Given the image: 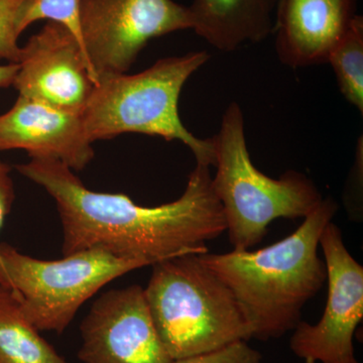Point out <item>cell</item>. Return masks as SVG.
<instances>
[{
  "instance_id": "15",
  "label": "cell",
  "mask_w": 363,
  "mask_h": 363,
  "mask_svg": "<svg viewBox=\"0 0 363 363\" xmlns=\"http://www.w3.org/2000/svg\"><path fill=\"white\" fill-rule=\"evenodd\" d=\"M339 90L348 104L363 113V18L355 16L347 32L329 54Z\"/></svg>"
},
{
  "instance_id": "5",
  "label": "cell",
  "mask_w": 363,
  "mask_h": 363,
  "mask_svg": "<svg viewBox=\"0 0 363 363\" xmlns=\"http://www.w3.org/2000/svg\"><path fill=\"white\" fill-rule=\"evenodd\" d=\"M216 174L212 186L223 209L226 231L234 250H250L279 218H305L323 200L314 182L301 172L279 179L264 175L248 152L245 116L231 102L213 136Z\"/></svg>"
},
{
  "instance_id": "8",
  "label": "cell",
  "mask_w": 363,
  "mask_h": 363,
  "mask_svg": "<svg viewBox=\"0 0 363 363\" xmlns=\"http://www.w3.org/2000/svg\"><path fill=\"white\" fill-rule=\"evenodd\" d=\"M319 247L327 269L326 306L317 324L301 321L294 329L291 350L305 363H352L353 337L363 318V267L332 221L324 227Z\"/></svg>"
},
{
  "instance_id": "7",
  "label": "cell",
  "mask_w": 363,
  "mask_h": 363,
  "mask_svg": "<svg viewBox=\"0 0 363 363\" xmlns=\"http://www.w3.org/2000/svg\"><path fill=\"white\" fill-rule=\"evenodd\" d=\"M81 43L96 80L128 73L150 40L191 30L188 6L174 0H80Z\"/></svg>"
},
{
  "instance_id": "3",
  "label": "cell",
  "mask_w": 363,
  "mask_h": 363,
  "mask_svg": "<svg viewBox=\"0 0 363 363\" xmlns=\"http://www.w3.org/2000/svg\"><path fill=\"white\" fill-rule=\"evenodd\" d=\"M209 59V52H191L160 59L140 73L98 76L81 114L86 135L93 143L123 133L179 140L192 150L197 164L215 166L213 138H197L179 116L184 85Z\"/></svg>"
},
{
  "instance_id": "16",
  "label": "cell",
  "mask_w": 363,
  "mask_h": 363,
  "mask_svg": "<svg viewBox=\"0 0 363 363\" xmlns=\"http://www.w3.org/2000/svg\"><path fill=\"white\" fill-rule=\"evenodd\" d=\"M79 6L80 0H28L21 9L18 33L21 35L28 26L39 21H55L68 28L82 45L79 28Z\"/></svg>"
},
{
  "instance_id": "1",
  "label": "cell",
  "mask_w": 363,
  "mask_h": 363,
  "mask_svg": "<svg viewBox=\"0 0 363 363\" xmlns=\"http://www.w3.org/2000/svg\"><path fill=\"white\" fill-rule=\"evenodd\" d=\"M16 168L56 203L63 255L100 250L154 264L177 255L207 253L205 243L226 231L206 164H196L180 198L155 207L140 206L121 193L89 190L57 160L30 157Z\"/></svg>"
},
{
  "instance_id": "4",
  "label": "cell",
  "mask_w": 363,
  "mask_h": 363,
  "mask_svg": "<svg viewBox=\"0 0 363 363\" xmlns=\"http://www.w3.org/2000/svg\"><path fill=\"white\" fill-rule=\"evenodd\" d=\"M152 267L143 292L159 337L173 360L252 338L233 293L199 255H177Z\"/></svg>"
},
{
  "instance_id": "12",
  "label": "cell",
  "mask_w": 363,
  "mask_h": 363,
  "mask_svg": "<svg viewBox=\"0 0 363 363\" xmlns=\"http://www.w3.org/2000/svg\"><path fill=\"white\" fill-rule=\"evenodd\" d=\"M358 0H279L277 56L293 69L327 63L357 16Z\"/></svg>"
},
{
  "instance_id": "6",
  "label": "cell",
  "mask_w": 363,
  "mask_h": 363,
  "mask_svg": "<svg viewBox=\"0 0 363 363\" xmlns=\"http://www.w3.org/2000/svg\"><path fill=\"white\" fill-rule=\"evenodd\" d=\"M152 266L147 260L118 257L100 250L39 259L0 243V286L11 291L39 331L63 333L82 305L107 284Z\"/></svg>"
},
{
  "instance_id": "19",
  "label": "cell",
  "mask_w": 363,
  "mask_h": 363,
  "mask_svg": "<svg viewBox=\"0 0 363 363\" xmlns=\"http://www.w3.org/2000/svg\"><path fill=\"white\" fill-rule=\"evenodd\" d=\"M16 192L11 178V168L0 160V231L13 208Z\"/></svg>"
},
{
  "instance_id": "14",
  "label": "cell",
  "mask_w": 363,
  "mask_h": 363,
  "mask_svg": "<svg viewBox=\"0 0 363 363\" xmlns=\"http://www.w3.org/2000/svg\"><path fill=\"white\" fill-rule=\"evenodd\" d=\"M40 332L11 291L0 286V363H69Z\"/></svg>"
},
{
  "instance_id": "20",
  "label": "cell",
  "mask_w": 363,
  "mask_h": 363,
  "mask_svg": "<svg viewBox=\"0 0 363 363\" xmlns=\"http://www.w3.org/2000/svg\"><path fill=\"white\" fill-rule=\"evenodd\" d=\"M18 68V64L14 63L0 65V89H6L13 86Z\"/></svg>"
},
{
  "instance_id": "18",
  "label": "cell",
  "mask_w": 363,
  "mask_h": 363,
  "mask_svg": "<svg viewBox=\"0 0 363 363\" xmlns=\"http://www.w3.org/2000/svg\"><path fill=\"white\" fill-rule=\"evenodd\" d=\"M172 363H262V357L247 341L240 340L219 350L173 360Z\"/></svg>"
},
{
  "instance_id": "10",
  "label": "cell",
  "mask_w": 363,
  "mask_h": 363,
  "mask_svg": "<svg viewBox=\"0 0 363 363\" xmlns=\"http://www.w3.org/2000/svg\"><path fill=\"white\" fill-rule=\"evenodd\" d=\"M82 363H172L145 292L133 285L102 294L80 325Z\"/></svg>"
},
{
  "instance_id": "11",
  "label": "cell",
  "mask_w": 363,
  "mask_h": 363,
  "mask_svg": "<svg viewBox=\"0 0 363 363\" xmlns=\"http://www.w3.org/2000/svg\"><path fill=\"white\" fill-rule=\"evenodd\" d=\"M9 150H26L30 157L57 160L73 171L84 169L95 156L81 114L21 95L0 116V152Z\"/></svg>"
},
{
  "instance_id": "2",
  "label": "cell",
  "mask_w": 363,
  "mask_h": 363,
  "mask_svg": "<svg viewBox=\"0 0 363 363\" xmlns=\"http://www.w3.org/2000/svg\"><path fill=\"white\" fill-rule=\"evenodd\" d=\"M337 211V202L323 198L297 230L274 245L255 252L199 255L233 293L252 338L281 337L302 321L303 308L327 279L319 240Z\"/></svg>"
},
{
  "instance_id": "9",
  "label": "cell",
  "mask_w": 363,
  "mask_h": 363,
  "mask_svg": "<svg viewBox=\"0 0 363 363\" xmlns=\"http://www.w3.org/2000/svg\"><path fill=\"white\" fill-rule=\"evenodd\" d=\"M13 87L18 95L82 114L96 84L84 50L62 23L48 21L21 47Z\"/></svg>"
},
{
  "instance_id": "21",
  "label": "cell",
  "mask_w": 363,
  "mask_h": 363,
  "mask_svg": "<svg viewBox=\"0 0 363 363\" xmlns=\"http://www.w3.org/2000/svg\"><path fill=\"white\" fill-rule=\"evenodd\" d=\"M352 363H359V362H358V360L357 359V360H355V362H353Z\"/></svg>"
},
{
  "instance_id": "17",
  "label": "cell",
  "mask_w": 363,
  "mask_h": 363,
  "mask_svg": "<svg viewBox=\"0 0 363 363\" xmlns=\"http://www.w3.org/2000/svg\"><path fill=\"white\" fill-rule=\"evenodd\" d=\"M28 0H0V61L18 64L21 47L18 45V25L21 9Z\"/></svg>"
},
{
  "instance_id": "13",
  "label": "cell",
  "mask_w": 363,
  "mask_h": 363,
  "mask_svg": "<svg viewBox=\"0 0 363 363\" xmlns=\"http://www.w3.org/2000/svg\"><path fill=\"white\" fill-rule=\"evenodd\" d=\"M279 0H193L192 28L222 52L259 43L274 33Z\"/></svg>"
}]
</instances>
